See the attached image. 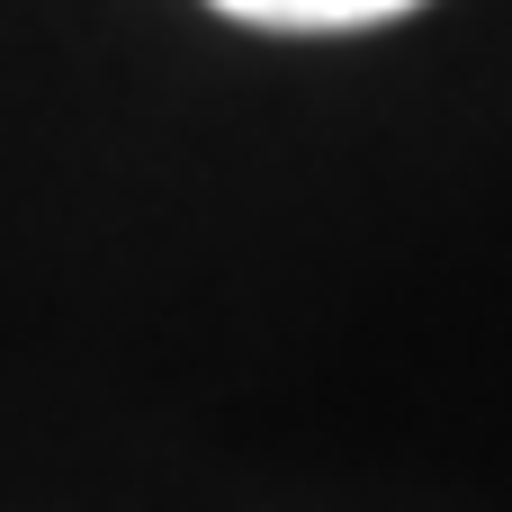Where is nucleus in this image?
<instances>
[{"label": "nucleus", "mask_w": 512, "mask_h": 512, "mask_svg": "<svg viewBox=\"0 0 512 512\" xmlns=\"http://www.w3.org/2000/svg\"><path fill=\"white\" fill-rule=\"evenodd\" d=\"M225 18H252V27H378L414 0H216Z\"/></svg>", "instance_id": "nucleus-1"}]
</instances>
